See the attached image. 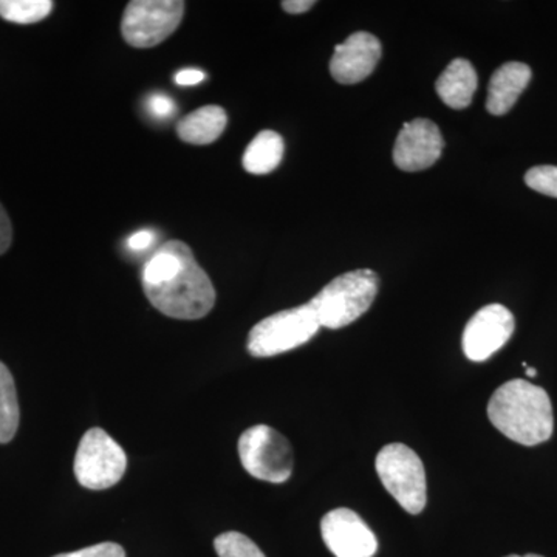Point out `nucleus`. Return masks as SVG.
Masks as SVG:
<instances>
[{
	"label": "nucleus",
	"instance_id": "1",
	"mask_svg": "<svg viewBox=\"0 0 557 557\" xmlns=\"http://www.w3.org/2000/svg\"><path fill=\"white\" fill-rule=\"evenodd\" d=\"M143 289L161 313L185 321L207 317L215 304L211 278L182 240L166 242L150 256L143 269Z\"/></svg>",
	"mask_w": 557,
	"mask_h": 557
},
{
	"label": "nucleus",
	"instance_id": "2",
	"mask_svg": "<svg viewBox=\"0 0 557 557\" xmlns=\"http://www.w3.org/2000/svg\"><path fill=\"white\" fill-rule=\"evenodd\" d=\"M487 417L505 437L523 446L548 442L555 429L547 392L525 380H511L498 387L487 403Z\"/></svg>",
	"mask_w": 557,
	"mask_h": 557
},
{
	"label": "nucleus",
	"instance_id": "3",
	"mask_svg": "<svg viewBox=\"0 0 557 557\" xmlns=\"http://www.w3.org/2000/svg\"><path fill=\"white\" fill-rule=\"evenodd\" d=\"M380 276L369 269L348 271L333 278L310 300L321 327L338 330L357 321L379 295Z\"/></svg>",
	"mask_w": 557,
	"mask_h": 557
},
{
	"label": "nucleus",
	"instance_id": "4",
	"mask_svg": "<svg viewBox=\"0 0 557 557\" xmlns=\"http://www.w3.org/2000/svg\"><path fill=\"white\" fill-rule=\"evenodd\" d=\"M375 467L381 483L403 509L420 515L426 507L428 483L423 461L416 450L403 443H392L380 450Z\"/></svg>",
	"mask_w": 557,
	"mask_h": 557
},
{
	"label": "nucleus",
	"instance_id": "5",
	"mask_svg": "<svg viewBox=\"0 0 557 557\" xmlns=\"http://www.w3.org/2000/svg\"><path fill=\"white\" fill-rule=\"evenodd\" d=\"M319 329L321 324L310 304L278 311L252 327L248 351L256 358L277 357L309 343Z\"/></svg>",
	"mask_w": 557,
	"mask_h": 557
},
{
	"label": "nucleus",
	"instance_id": "6",
	"mask_svg": "<svg viewBox=\"0 0 557 557\" xmlns=\"http://www.w3.org/2000/svg\"><path fill=\"white\" fill-rule=\"evenodd\" d=\"M237 448L242 467L252 478L270 483H284L292 478L295 454L276 429L265 424L249 428L240 435Z\"/></svg>",
	"mask_w": 557,
	"mask_h": 557
},
{
	"label": "nucleus",
	"instance_id": "7",
	"mask_svg": "<svg viewBox=\"0 0 557 557\" xmlns=\"http://www.w3.org/2000/svg\"><path fill=\"white\" fill-rule=\"evenodd\" d=\"M126 468V453L104 429L91 428L83 435L75 457V475L81 486L108 490L123 479Z\"/></svg>",
	"mask_w": 557,
	"mask_h": 557
},
{
	"label": "nucleus",
	"instance_id": "8",
	"mask_svg": "<svg viewBox=\"0 0 557 557\" xmlns=\"http://www.w3.org/2000/svg\"><path fill=\"white\" fill-rule=\"evenodd\" d=\"M183 13L180 0H134L124 11L121 33L135 49H150L177 30Z\"/></svg>",
	"mask_w": 557,
	"mask_h": 557
},
{
	"label": "nucleus",
	"instance_id": "9",
	"mask_svg": "<svg viewBox=\"0 0 557 557\" xmlns=\"http://www.w3.org/2000/svg\"><path fill=\"white\" fill-rule=\"evenodd\" d=\"M516 322L511 311L500 304H490L474 314L465 327V355L474 362L486 361L497 354L515 333Z\"/></svg>",
	"mask_w": 557,
	"mask_h": 557
},
{
	"label": "nucleus",
	"instance_id": "10",
	"mask_svg": "<svg viewBox=\"0 0 557 557\" xmlns=\"http://www.w3.org/2000/svg\"><path fill=\"white\" fill-rule=\"evenodd\" d=\"M321 534L336 557H373L379 549L375 533L348 508L327 512L321 520Z\"/></svg>",
	"mask_w": 557,
	"mask_h": 557
},
{
	"label": "nucleus",
	"instance_id": "11",
	"mask_svg": "<svg viewBox=\"0 0 557 557\" xmlns=\"http://www.w3.org/2000/svg\"><path fill=\"white\" fill-rule=\"evenodd\" d=\"M445 148V139L434 121L417 119L399 131L394 148L397 168L406 172L428 170L437 163Z\"/></svg>",
	"mask_w": 557,
	"mask_h": 557
},
{
	"label": "nucleus",
	"instance_id": "12",
	"mask_svg": "<svg viewBox=\"0 0 557 557\" xmlns=\"http://www.w3.org/2000/svg\"><path fill=\"white\" fill-rule=\"evenodd\" d=\"M383 47L376 36L357 32L339 44L330 61V73L339 84H358L372 75Z\"/></svg>",
	"mask_w": 557,
	"mask_h": 557
},
{
	"label": "nucleus",
	"instance_id": "13",
	"mask_svg": "<svg viewBox=\"0 0 557 557\" xmlns=\"http://www.w3.org/2000/svg\"><path fill=\"white\" fill-rule=\"evenodd\" d=\"M531 69L523 62H507L491 76L486 110L494 116L507 115L531 81Z\"/></svg>",
	"mask_w": 557,
	"mask_h": 557
},
{
	"label": "nucleus",
	"instance_id": "14",
	"mask_svg": "<svg viewBox=\"0 0 557 557\" xmlns=\"http://www.w3.org/2000/svg\"><path fill=\"white\" fill-rule=\"evenodd\" d=\"M478 72L467 60H454L438 76L435 90L450 109H467L478 90Z\"/></svg>",
	"mask_w": 557,
	"mask_h": 557
},
{
	"label": "nucleus",
	"instance_id": "15",
	"mask_svg": "<svg viewBox=\"0 0 557 557\" xmlns=\"http://www.w3.org/2000/svg\"><path fill=\"white\" fill-rule=\"evenodd\" d=\"M226 112L220 106H203L180 121L177 134L189 145H211L225 131Z\"/></svg>",
	"mask_w": 557,
	"mask_h": 557
},
{
	"label": "nucleus",
	"instance_id": "16",
	"mask_svg": "<svg viewBox=\"0 0 557 557\" xmlns=\"http://www.w3.org/2000/svg\"><path fill=\"white\" fill-rule=\"evenodd\" d=\"M284 138L274 131H262L249 143L244 153L245 171L252 175H265L276 170L284 159Z\"/></svg>",
	"mask_w": 557,
	"mask_h": 557
},
{
	"label": "nucleus",
	"instance_id": "17",
	"mask_svg": "<svg viewBox=\"0 0 557 557\" xmlns=\"http://www.w3.org/2000/svg\"><path fill=\"white\" fill-rule=\"evenodd\" d=\"M20 401L13 375L3 362H0V443H9L20 428Z\"/></svg>",
	"mask_w": 557,
	"mask_h": 557
},
{
	"label": "nucleus",
	"instance_id": "18",
	"mask_svg": "<svg viewBox=\"0 0 557 557\" xmlns=\"http://www.w3.org/2000/svg\"><path fill=\"white\" fill-rule=\"evenodd\" d=\"M53 10L51 0H0V17L14 24H36Z\"/></svg>",
	"mask_w": 557,
	"mask_h": 557
},
{
	"label": "nucleus",
	"instance_id": "19",
	"mask_svg": "<svg viewBox=\"0 0 557 557\" xmlns=\"http://www.w3.org/2000/svg\"><path fill=\"white\" fill-rule=\"evenodd\" d=\"M214 548L219 557H265L251 539L237 531H228L215 537Z\"/></svg>",
	"mask_w": 557,
	"mask_h": 557
},
{
	"label": "nucleus",
	"instance_id": "20",
	"mask_svg": "<svg viewBox=\"0 0 557 557\" xmlns=\"http://www.w3.org/2000/svg\"><path fill=\"white\" fill-rule=\"evenodd\" d=\"M525 183L528 188L557 199V166L544 164V166L531 168L527 172Z\"/></svg>",
	"mask_w": 557,
	"mask_h": 557
},
{
	"label": "nucleus",
	"instance_id": "21",
	"mask_svg": "<svg viewBox=\"0 0 557 557\" xmlns=\"http://www.w3.org/2000/svg\"><path fill=\"white\" fill-rule=\"evenodd\" d=\"M53 557H126V552L119 544L102 542V544L91 545V547L78 549V552L62 553V555Z\"/></svg>",
	"mask_w": 557,
	"mask_h": 557
},
{
	"label": "nucleus",
	"instance_id": "22",
	"mask_svg": "<svg viewBox=\"0 0 557 557\" xmlns=\"http://www.w3.org/2000/svg\"><path fill=\"white\" fill-rule=\"evenodd\" d=\"M146 109H148L150 115L156 116V119L159 120L171 119V116L174 115L175 110H177V108H175L174 100L164 94L150 95L148 101H146Z\"/></svg>",
	"mask_w": 557,
	"mask_h": 557
},
{
	"label": "nucleus",
	"instance_id": "23",
	"mask_svg": "<svg viewBox=\"0 0 557 557\" xmlns=\"http://www.w3.org/2000/svg\"><path fill=\"white\" fill-rule=\"evenodd\" d=\"M157 236L153 231L150 230H143L138 231V233L132 234L129 239H127V248L131 249V251L134 252H141L146 251V249H149L152 247L153 242H156Z\"/></svg>",
	"mask_w": 557,
	"mask_h": 557
},
{
	"label": "nucleus",
	"instance_id": "24",
	"mask_svg": "<svg viewBox=\"0 0 557 557\" xmlns=\"http://www.w3.org/2000/svg\"><path fill=\"white\" fill-rule=\"evenodd\" d=\"M11 240H13V228L5 209L0 205V255L10 248Z\"/></svg>",
	"mask_w": 557,
	"mask_h": 557
},
{
	"label": "nucleus",
	"instance_id": "25",
	"mask_svg": "<svg viewBox=\"0 0 557 557\" xmlns=\"http://www.w3.org/2000/svg\"><path fill=\"white\" fill-rule=\"evenodd\" d=\"M207 75L199 69H183L175 75V83L183 87H193L203 83Z\"/></svg>",
	"mask_w": 557,
	"mask_h": 557
},
{
	"label": "nucleus",
	"instance_id": "26",
	"mask_svg": "<svg viewBox=\"0 0 557 557\" xmlns=\"http://www.w3.org/2000/svg\"><path fill=\"white\" fill-rule=\"evenodd\" d=\"M314 0H285L282 2V9L289 14H302L313 9Z\"/></svg>",
	"mask_w": 557,
	"mask_h": 557
},
{
	"label": "nucleus",
	"instance_id": "27",
	"mask_svg": "<svg viewBox=\"0 0 557 557\" xmlns=\"http://www.w3.org/2000/svg\"><path fill=\"white\" fill-rule=\"evenodd\" d=\"M527 375L528 376H536L537 375V370L536 369L528 368L527 369Z\"/></svg>",
	"mask_w": 557,
	"mask_h": 557
},
{
	"label": "nucleus",
	"instance_id": "28",
	"mask_svg": "<svg viewBox=\"0 0 557 557\" xmlns=\"http://www.w3.org/2000/svg\"><path fill=\"white\" fill-rule=\"evenodd\" d=\"M507 557H544V556H541V555H525V556L509 555Z\"/></svg>",
	"mask_w": 557,
	"mask_h": 557
}]
</instances>
